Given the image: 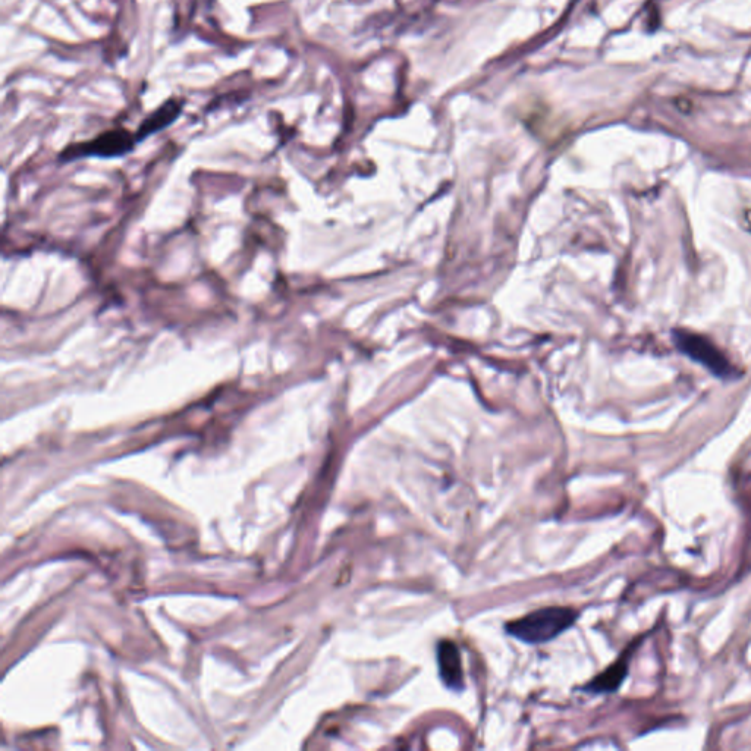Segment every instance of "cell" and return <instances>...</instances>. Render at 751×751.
<instances>
[{
	"instance_id": "cell-1",
	"label": "cell",
	"mask_w": 751,
	"mask_h": 751,
	"mask_svg": "<svg viewBox=\"0 0 751 751\" xmlns=\"http://www.w3.org/2000/svg\"><path fill=\"white\" fill-rule=\"evenodd\" d=\"M577 618L574 609L551 606L509 622L507 633L527 644L548 643L568 630Z\"/></svg>"
},
{
	"instance_id": "cell-2",
	"label": "cell",
	"mask_w": 751,
	"mask_h": 751,
	"mask_svg": "<svg viewBox=\"0 0 751 751\" xmlns=\"http://www.w3.org/2000/svg\"><path fill=\"white\" fill-rule=\"evenodd\" d=\"M672 339L681 353L705 366L713 375L724 380H735L740 377L737 367L719 350L718 345L713 344L706 336L678 329L672 332Z\"/></svg>"
},
{
	"instance_id": "cell-3",
	"label": "cell",
	"mask_w": 751,
	"mask_h": 751,
	"mask_svg": "<svg viewBox=\"0 0 751 751\" xmlns=\"http://www.w3.org/2000/svg\"><path fill=\"white\" fill-rule=\"evenodd\" d=\"M137 143L135 134L119 128V130L106 131V133L100 134L99 137L87 141V143L68 146L61 153V160L62 162H72V160L83 159V157H106V159L121 157L133 152Z\"/></svg>"
},
{
	"instance_id": "cell-4",
	"label": "cell",
	"mask_w": 751,
	"mask_h": 751,
	"mask_svg": "<svg viewBox=\"0 0 751 751\" xmlns=\"http://www.w3.org/2000/svg\"><path fill=\"white\" fill-rule=\"evenodd\" d=\"M438 663L441 678L446 687L463 690L464 674L460 650L454 641L443 640L438 646Z\"/></svg>"
},
{
	"instance_id": "cell-5",
	"label": "cell",
	"mask_w": 751,
	"mask_h": 751,
	"mask_svg": "<svg viewBox=\"0 0 751 751\" xmlns=\"http://www.w3.org/2000/svg\"><path fill=\"white\" fill-rule=\"evenodd\" d=\"M182 108H184L182 100L171 99L163 103L152 115L147 116L143 124L138 128L137 133H135L138 143L146 140L150 135L159 133V131L165 130L169 125L174 124L178 116L181 115Z\"/></svg>"
},
{
	"instance_id": "cell-6",
	"label": "cell",
	"mask_w": 751,
	"mask_h": 751,
	"mask_svg": "<svg viewBox=\"0 0 751 751\" xmlns=\"http://www.w3.org/2000/svg\"><path fill=\"white\" fill-rule=\"evenodd\" d=\"M628 674V655L621 656L619 661L614 665L609 666L602 674L597 675L595 680L587 685L586 690L593 691V693H612V691L618 690L621 684L624 683L625 677Z\"/></svg>"
},
{
	"instance_id": "cell-7",
	"label": "cell",
	"mask_w": 751,
	"mask_h": 751,
	"mask_svg": "<svg viewBox=\"0 0 751 751\" xmlns=\"http://www.w3.org/2000/svg\"><path fill=\"white\" fill-rule=\"evenodd\" d=\"M747 221H749L750 226H751V210L749 213H747Z\"/></svg>"
}]
</instances>
